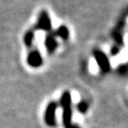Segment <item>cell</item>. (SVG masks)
I'll use <instances>...</instances> for the list:
<instances>
[{
  "instance_id": "cell-10",
  "label": "cell",
  "mask_w": 128,
  "mask_h": 128,
  "mask_svg": "<svg viewBox=\"0 0 128 128\" xmlns=\"http://www.w3.org/2000/svg\"><path fill=\"white\" fill-rule=\"evenodd\" d=\"M119 52H120V50H119V48H118V46H114V48H112V50H111V54H112L113 56H115V54H119Z\"/></svg>"
},
{
  "instance_id": "cell-7",
  "label": "cell",
  "mask_w": 128,
  "mask_h": 128,
  "mask_svg": "<svg viewBox=\"0 0 128 128\" xmlns=\"http://www.w3.org/2000/svg\"><path fill=\"white\" fill-rule=\"evenodd\" d=\"M34 38H36V30L34 28H30V29H28V30L25 31V34L23 36V42H24L25 46L28 50L34 48Z\"/></svg>"
},
{
  "instance_id": "cell-8",
  "label": "cell",
  "mask_w": 128,
  "mask_h": 128,
  "mask_svg": "<svg viewBox=\"0 0 128 128\" xmlns=\"http://www.w3.org/2000/svg\"><path fill=\"white\" fill-rule=\"evenodd\" d=\"M54 34L56 36H58V38H60L64 40H68L70 38V30H69V28L66 25L58 26L56 29V31H54Z\"/></svg>"
},
{
  "instance_id": "cell-5",
  "label": "cell",
  "mask_w": 128,
  "mask_h": 128,
  "mask_svg": "<svg viewBox=\"0 0 128 128\" xmlns=\"http://www.w3.org/2000/svg\"><path fill=\"white\" fill-rule=\"evenodd\" d=\"M94 56H95V60H96V62H97L100 70L103 73H107V72L110 71V69H111L110 60H109V58H107V56L103 52L95 50L94 52Z\"/></svg>"
},
{
  "instance_id": "cell-2",
  "label": "cell",
  "mask_w": 128,
  "mask_h": 128,
  "mask_svg": "<svg viewBox=\"0 0 128 128\" xmlns=\"http://www.w3.org/2000/svg\"><path fill=\"white\" fill-rule=\"evenodd\" d=\"M34 30H44L46 32H52V24L50 17V14L46 10H42L38 17V22L34 27Z\"/></svg>"
},
{
  "instance_id": "cell-9",
  "label": "cell",
  "mask_w": 128,
  "mask_h": 128,
  "mask_svg": "<svg viewBox=\"0 0 128 128\" xmlns=\"http://www.w3.org/2000/svg\"><path fill=\"white\" fill-rule=\"evenodd\" d=\"M88 108H89V105H88V103L86 101H82V102H80L78 104V110L83 114H85L88 111Z\"/></svg>"
},
{
  "instance_id": "cell-1",
  "label": "cell",
  "mask_w": 128,
  "mask_h": 128,
  "mask_svg": "<svg viewBox=\"0 0 128 128\" xmlns=\"http://www.w3.org/2000/svg\"><path fill=\"white\" fill-rule=\"evenodd\" d=\"M60 105L62 108V122L65 128H81L72 123V96L69 91H65L62 93L60 100Z\"/></svg>"
},
{
  "instance_id": "cell-6",
  "label": "cell",
  "mask_w": 128,
  "mask_h": 128,
  "mask_svg": "<svg viewBox=\"0 0 128 128\" xmlns=\"http://www.w3.org/2000/svg\"><path fill=\"white\" fill-rule=\"evenodd\" d=\"M44 46H46V48L48 50V54H54L58 48V42H56V36L52 32H50L46 36V38H44Z\"/></svg>"
},
{
  "instance_id": "cell-4",
  "label": "cell",
  "mask_w": 128,
  "mask_h": 128,
  "mask_svg": "<svg viewBox=\"0 0 128 128\" xmlns=\"http://www.w3.org/2000/svg\"><path fill=\"white\" fill-rule=\"evenodd\" d=\"M26 62L28 64V66L31 68H40L42 62V56L40 52V50L36 48H32L28 50L27 58H26Z\"/></svg>"
},
{
  "instance_id": "cell-3",
  "label": "cell",
  "mask_w": 128,
  "mask_h": 128,
  "mask_svg": "<svg viewBox=\"0 0 128 128\" xmlns=\"http://www.w3.org/2000/svg\"><path fill=\"white\" fill-rule=\"evenodd\" d=\"M58 108V103L56 102H50L44 111V122L48 126L50 127H54L56 125V111Z\"/></svg>"
}]
</instances>
